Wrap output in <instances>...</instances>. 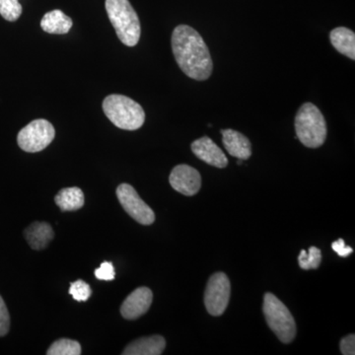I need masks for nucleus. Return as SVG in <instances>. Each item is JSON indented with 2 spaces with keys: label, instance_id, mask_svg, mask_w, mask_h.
<instances>
[{
  "label": "nucleus",
  "instance_id": "f257e3e1",
  "mask_svg": "<svg viewBox=\"0 0 355 355\" xmlns=\"http://www.w3.org/2000/svg\"><path fill=\"white\" fill-rule=\"evenodd\" d=\"M172 49L178 65L187 76L203 81L211 76L214 62L209 48L193 28L188 25L175 28Z\"/></svg>",
  "mask_w": 355,
  "mask_h": 355
},
{
  "label": "nucleus",
  "instance_id": "f03ea898",
  "mask_svg": "<svg viewBox=\"0 0 355 355\" xmlns=\"http://www.w3.org/2000/svg\"><path fill=\"white\" fill-rule=\"evenodd\" d=\"M103 111L116 128L125 130H137L144 125L146 113L139 103L127 96H107L103 101Z\"/></svg>",
  "mask_w": 355,
  "mask_h": 355
},
{
  "label": "nucleus",
  "instance_id": "7ed1b4c3",
  "mask_svg": "<svg viewBox=\"0 0 355 355\" xmlns=\"http://www.w3.org/2000/svg\"><path fill=\"white\" fill-rule=\"evenodd\" d=\"M109 19L116 30L118 38L128 46H135L140 39L139 16L128 0H106Z\"/></svg>",
  "mask_w": 355,
  "mask_h": 355
},
{
  "label": "nucleus",
  "instance_id": "20e7f679",
  "mask_svg": "<svg viewBox=\"0 0 355 355\" xmlns=\"http://www.w3.org/2000/svg\"><path fill=\"white\" fill-rule=\"evenodd\" d=\"M295 130L301 144L318 148L327 139V123L323 114L312 103H305L295 116Z\"/></svg>",
  "mask_w": 355,
  "mask_h": 355
},
{
  "label": "nucleus",
  "instance_id": "39448f33",
  "mask_svg": "<svg viewBox=\"0 0 355 355\" xmlns=\"http://www.w3.org/2000/svg\"><path fill=\"white\" fill-rule=\"evenodd\" d=\"M263 314L270 330L284 343H291L296 336V324L286 305L272 293L263 297Z\"/></svg>",
  "mask_w": 355,
  "mask_h": 355
},
{
  "label": "nucleus",
  "instance_id": "423d86ee",
  "mask_svg": "<svg viewBox=\"0 0 355 355\" xmlns=\"http://www.w3.org/2000/svg\"><path fill=\"white\" fill-rule=\"evenodd\" d=\"M55 130L50 121L39 119L32 121L18 133V146L26 153H40L46 148L53 139Z\"/></svg>",
  "mask_w": 355,
  "mask_h": 355
},
{
  "label": "nucleus",
  "instance_id": "0eeeda50",
  "mask_svg": "<svg viewBox=\"0 0 355 355\" xmlns=\"http://www.w3.org/2000/svg\"><path fill=\"white\" fill-rule=\"evenodd\" d=\"M231 286L227 275L216 272L207 282L205 293V304L212 316H220L227 308L230 299Z\"/></svg>",
  "mask_w": 355,
  "mask_h": 355
},
{
  "label": "nucleus",
  "instance_id": "6e6552de",
  "mask_svg": "<svg viewBox=\"0 0 355 355\" xmlns=\"http://www.w3.org/2000/svg\"><path fill=\"white\" fill-rule=\"evenodd\" d=\"M116 197L121 207L135 221L142 225H150L155 221L153 210L140 198L130 184H121L116 189Z\"/></svg>",
  "mask_w": 355,
  "mask_h": 355
},
{
  "label": "nucleus",
  "instance_id": "1a4fd4ad",
  "mask_svg": "<svg viewBox=\"0 0 355 355\" xmlns=\"http://www.w3.org/2000/svg\"><path fill=\"white\" fill-rule=\"evenodd\" d=\"M172 188L182 195H197L202 187V176L195 168L189 165H178L172 170L169 177Z\"/></svg>",
  "mask_w": 355,
  "mask_h": 355
},
{
  "label": "nucleus",
  "instance_id": "9d476101",
  "mask_svg": "<svg viewBox=\"0 0 355 355\" xmlns=\"http://www.w3.org/2000/svg\"><path fill=\"white\" fill-rule=\"evenodd\" d=\"M153 294L147 287H139L123 301L121 313L125 319L135 320L146 314L153 304Z\"/></svg>",
  "mask_w": 355,
  "mask_h": 355
},
{
  "label": "nucleus",
  "instance_id": "9b49d317",
  "mask_svg": "<svg viewBox=\"0 0 355 355\" xmlns=\"http://www.w3.org/2000/svg\"><path fill=\"white\" fill-rule=\"evenodd\" d=\"M191 151L198 159L216 168H225L228 159L216 142L207 137L198 139L191 144Z\"/></svg>",
  "mask_w": 355,
  "mask_h": 355
},
{
  "label": "nucleus",
  "instance_id": "f8f14e48",
  "mask_svg": "<svg viewBox=\"0 0 355 355\" xmlns=\"http://www.w3.org/2000/svg\"><path fill=\"white\" fill-rule=\"evenodd\" d=\"M221 133L223 146L231 156L241 160L251 157V142L244 135L234 130H222Z\"/></svg>",
  "mask_w": 355,
  "mask_h": 355
},
{
  "label": "nucleus",
  "instance_id": "ddd939ff",
  "mask_svg": "<svg viewBox=\"0 0 355 355\" xmlns=\"http://www.w3.org/2000/svg\"><path fill=\"white\" fill-rule=\"evenodd\" d=\"M165 338L161 336L141 338L130 343L123 352V355H160L164 352Z\"/></svg>",
  "mask_w": 355,
  "mask_h": 355
},
{
  "label": "nucleus",
  "instance_id": "4468645a",
  "mask_svg": "<svg viewBox=\"0 0 355 355\" xmlns=\"http://www.w3.org/2000/svg\"><path fill=\"white\" fill-rule=\"evenodd\" d=\"M26 240L34 250H43L53 240V228L46 222H34L26 229L24 232Z\"/></svg>",
  "mask_w": 355,
  "mask_h": 355
},
{
  "label": "nucleus",
  "instance_id": "2eb2a0df",
  "mask_svg": "<svg viewBox=\"0 0 355 355\" xmlns=\"http://www.w3.org/2000/svg\"><path fill=\"white\" fill-rule=\"evenodd\" d=\"M72 25L73 23L71 18L58 9L44 14L41 21L42 29L49 34H67L71 29Z\"/></svg>",
  "mask_w": 355,
  "mask_h": 355
},
{
  "label": "nucleus",
  "instance_id": "dca6fc26",
  "mask_svg": "<svg viewBox=\"0 0 355 355\" xmlns=\"http://www.w3.org/2000/svg\"><path fill=\"white\" fill-rule=\"evenodd\" d=\"M331 43L338 53L355 60V34L345 27L334 29L330 34Z\"/></svg>",
  "mask_w": 355,
  "mask_h": 355
},
{
  "label": "nucleus",
  "instance_id": "f3484780",
  "mask_svg": "<svg viewBox=\"0 0 355 355\" xmlns=\"http://www.w3.org/2000/svg\"><path fill=\"white\" fill-rule=\"evenodd\" d=\"M55 202L62 211L80 209L84 205L83 191L77 187L62 189L55 196Z\"/></svg>",
  "mask_w": 355,
  "mask_h": 355
},
{
  "label": "nucleus",
  "instance_id": "a211bd4d",
  "mask_svg": "<svg viewBox=\"0 0 355 355\" xmlns=\"http://www.w3.org/2000/svg\"><path fill=\"white\" fill-rule=\"evenodd\" d=\"M48 355H79L81 354L80 343L76 340L62 338L51 345L46 352Z\"/></svg>",
  "mask_w": 355,
  "mask_h": 355
},
{
  "label": "nucleus",
  "instance_id": "6ab92c4d",
  "mask_svg": "<svg viewBox=\"0 0 355 355\" xmlns=\"http://www.w3.org/2000/svg\"><path fill=\"white\" fill-rule=\"evenodd\" d=\"M322 252L316 247H310L309 252L302 250L298 257V263L303 270H316L321 265Z\"/></svg>",
  "mask_w": 355,
  "mask_h": 355
},
{
  "label": "nucleus",
  "instance_id": "aec40b11",
  "mask_svg": "<svg viewBox=\"0 0 355 355\" xmlns=\"http://www.w3.org/2000/svg\"><path fill=\"white\" fill-rule=\"evenodd\" d=\"M22 6L19 0H0V15L9 22L19 19Z\"/></svg>",
  "mask_w": 355,
  "mask_h": 355
},
{
  "label": "nucleus",
  "instance_id": "412c9836",
  "mask_svg": "<svg viewBox=\"0 0 355 355\" xmlns=\"http://www.w3.org/2000/svg\"><path fill=\"white\" fill-rule=\"evenodd\" d=\"M91 288L89 284L79 279L70 284L69 294L78 302L87 301L91 296Z\"/></svg>",
  "mask_w": 355,
  "mask_h": 355
},
{
  "label": "nucleus",
  "instance_id": "4be33fe9",
  "mask_svg": "<svg viewBox=\"0 0 355 355\" xmlns=\"http://www.w3.org/2000/svg\"><path fill=\"white\" fill-rule=\"evenodd\" d=\"M10 328V316L3 299L0 296V336H4Z\"/></svg>",
  "mask_w": 355,
  "mask_h": 355
},
{
  "label": "nucleus",
  "instance_id": "5701e85b",
  "mask_svg": "<svg viewBox=\"0 0 355 355\" xmlns=\"http://www.w3.org/2000/svg\"><path fill=\"white\" fill-rule=\"evenodd\" d=\"M114 268L113 263L110 261H104L101 263V266L95 270V277L100 280H114Z\"/></svg>",
  "mask_w": 355,
  "mask_h": 355
},
{
  "label": "nucleus",
  "instance_id": "b1692460",
  "mask_svg": "<svg viewBox=\"0 0 355 355\" xmlns=\"http://www.w3.org/2000/svg\"><path fill=\"white\" fill-rule=\"evenodd\" d=\"M340 352L345 355L355 354V336L354 334L345 336L340 342Z\"/></svg>",
  "mask_w": 355,
  "mask_h": 355
},
{
  "label": "nucleus",
  "instance_id": "393cba45",
  "mask_svg": "<svg viewBox=\"0 0 355 355\" xmlns=\"http://www.w3.org/2000/svg\"><path fill=\"white\" fill-rule=\"evenodd\" d=\"M331 248H333L334 251H335L338 256L343 257V258H347V257H349V254H352V252H354V249H352V247L345 245L343 239L336 240V241L331 244Z\"/></svg>",
  "mask_w": 355,
  "mask_h": 355
}]
</instances>
